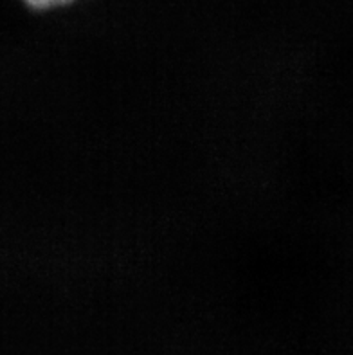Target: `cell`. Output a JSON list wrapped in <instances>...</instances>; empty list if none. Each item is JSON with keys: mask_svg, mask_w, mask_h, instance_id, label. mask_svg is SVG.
Wrapping results in <instances>:
<instances>
[{"mask_svg": "<svg viewBox=\"0 0 353 355\" xmlns=\"http://www.w3.org/2000/svg\"><path fill=\"white\" fill-rule=\"evenodd\" d=\"M13 2L33 15H53L76 8L87 0H13Z\"/></svg>", "mask_w": 353, "mask_h": 355, "instance_id": "cell-1", "label": "cell"}]
</instances>
